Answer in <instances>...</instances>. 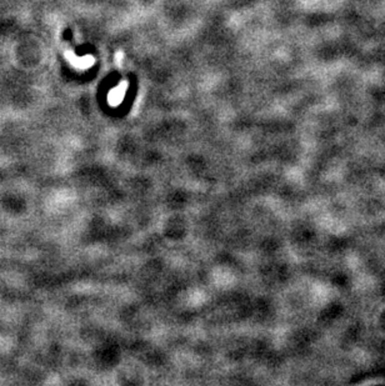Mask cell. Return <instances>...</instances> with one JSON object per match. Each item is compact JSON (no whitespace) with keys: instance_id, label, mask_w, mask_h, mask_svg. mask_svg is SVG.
I'll return each mask as SVG.
<instances>
[{"instance_id":"obj_2","label":"cell","mask_w":385,"mask_h":386,"mask_svg":"<svg viewBox=\"0 0 385 386\" xmlns=\"http://www.w3.org/2000/svg\"><path fill=\"white\" fill-rule=\"evenodd\" d=\"M68 59L74 64V65L78 66V68H89V66L94 63V59L91 58L90 55H86L84 56V58L78 59L75 58V55H73V54H71V55H69L68 54Z\"/></svg>"},{"instance_id":"obj_1","label":"cell","mask_w":385,"mask_h":386,"mask_svg":"<svg viewBox=\"0 0 385 386\" xmlns=\"http://www.w3.org/2000/svg\"><path fill=\"white\" fill-rule=\"evenodd\" d=\"M127 85H128L127 83H123V84H119L115 89H113L112 92H110L109 94L110 103H113V104H118L120 100H123V97H124L125 94V90H127Z\"/></svg>"}]
</instances>
